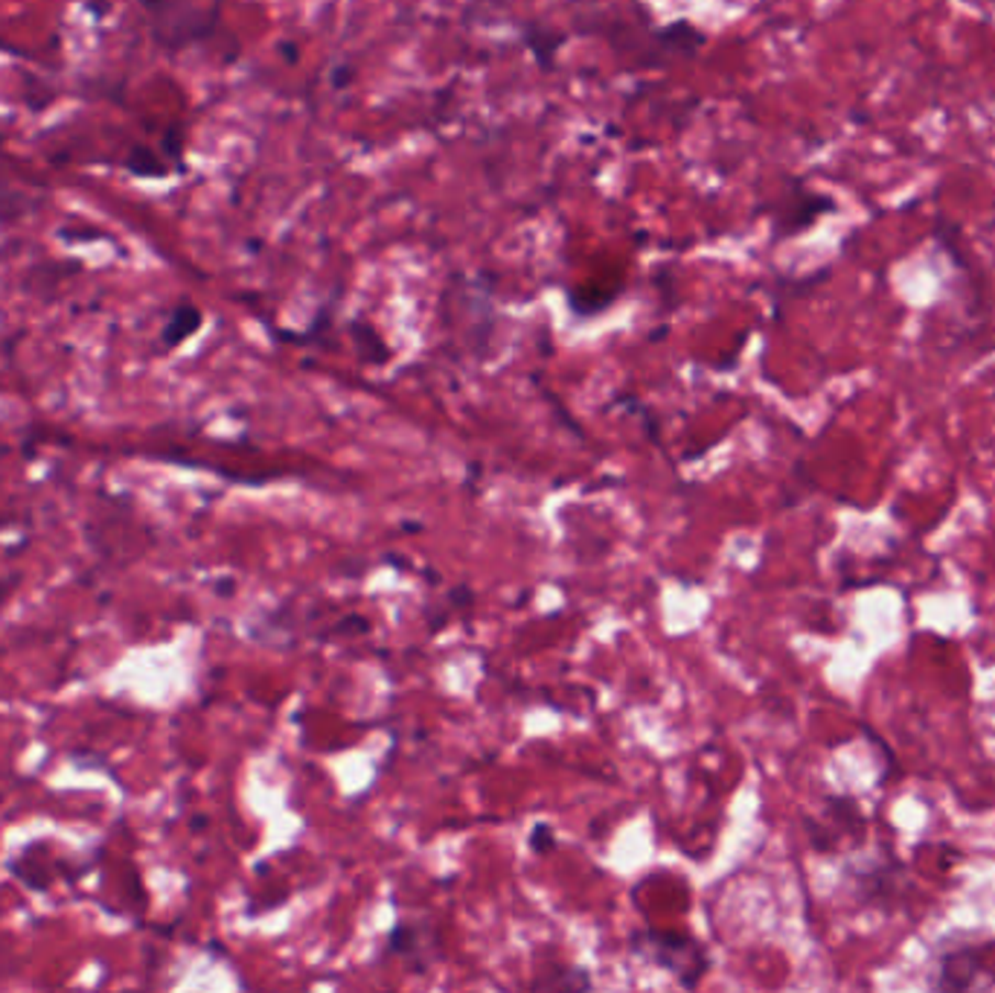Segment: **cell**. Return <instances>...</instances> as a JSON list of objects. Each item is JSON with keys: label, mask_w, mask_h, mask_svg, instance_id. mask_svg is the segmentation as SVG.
Returning <instances> with one entry per match:
<instances>
[{"label": "cell", "mask_w": 995, "mask_h": 993, "mask_svg": "<svg viewBox=\"0 0 995 993\" xmlns=\"http://www.w3.org/2000/svg\"><path fill=\"white\" fill-rule=\"evenodd\" d=\"M995 941L979 935H946L931 952V991H972L984 985Z\"/></svg>", "instance_id": "cell-1"}, {"label": "cell", "mask_w": 995, "mask_h": 993, "mask_svg": "<svg viewBox=\"0 0 995 993\" xmlns=\"http://www.w3.org/2000/svg\"><path fill=\"white\" fill-rule=\"evenodd\" d=\"M847 880L864 910L894 912L905 903V866L894 853H876L868 862L850 866Z\"/></svg>", "instance_id": "cell-2"}, {"label": "cell", "mask_w": 995, "mask_h": 993, "mask_svg": "<svg viewBox=\"0 0 995 993\" xmlns=\"http://www.w3.org/2000/svg\"><path fill=\"white\" fill-rule=\"evenodd\" d=\"M635 952L647 956L649 961H656L663 970L675 973L684 988H696L698 979L705 977L707 968H711L705 947L679 933L649 929V933L635 935Z\"/></svg>", "instance_id": "cell-3"}, {"label": "cell", "mask_w": 995, "mask_h": 993, "mask_svg": "<svg viewBox=\"0 0 995 993\" xmlns=\"http://www.w3.org/2000/svg\"><path fill=\"white\" fill-rule=\"evenodd\" d=\"M832 208H836L832 199L821 196V192L806 190V187L789 190L786 199L778 204V213H774V243H783V239H792V236L809 231Z\"/></svg>", "instance_id": "cell-4"}, {"label": "cell", "mask_w": 995, "mask_h": 993, "mask_svg": "<svg viewBox=\"0 0 995 993\" xmlns=\"http://www.w3.org/2000/svg\"><path fill=\"white\" fill-rule=\"evenodd\" d=\"M437 947L432 927H416L411 921H399L396 927L390 929L384 938V956H402V959H414V968H425L432 964L428 950Z\"/></svg>", "instance_id": "cell-5"}, {"label": "cell", "mask_w": 995, "mask_h": 993, "mask_svg": "<svg viewBox=\"0 0 995 993\" xmlns=\"http://www.w3.org/2000/svg\"><path fill=\"white\" fill-rule=\"evenodd\" d=\"M824 813H827L829 822H832L829 830L836 834V839H841V836L862 839L864 836L868 822H864L862 810H859V802L850 799V795H827V799H824Z\"/></svg>", "instance_id": "cell-6"}, {"label": "cell", "mask_w": 995, "mask_h": 993, "mask_svg": "<svg viewBox=\"0 0 995 993\" xmlns=\"http://www.w3.org/2000/svg\"><path fill=\"white\" fill-rule=\"evenodd\" d=\"M652 42L661 56H693L705 44V33H698L696 24L690 21H672L652 33Z\"/></svg>", "instance_id": "cell-7"}, {"label": "cell", "mask_w": 995, "mask_h": 993, "mask_svg": "<svg viewBox=\"0 0 995 993\" xmlns=\"http://www.w3.org/2000/svg\"><path fill=\"white\" fill-rule=\"evenodd\" d=\"M349 335H353V342H356L358 359L365 361V365H388L390 356H393V350H390V344L382 338V333H379L370 321H365V317H353V321H349Z\"/></svg>", "instance_id": "cell-8"}, {"label": "cell", "mask_w": 995, "mask_h": 993, "mask_svg": "<svg viewBox=\"0 0 995 993\" xmlns=\"http://www.w3.org/2000/svg\"><path fill=\"white\" fill-rule=\"evenodd\" d=\"M201 324H204V315H201V310L195 303L190 301L178 303L172 310V315H169V321H166L164 333H160V342H164L166 350H175V347H181L190 335L199 333Z\"/></svg>", "instance_id": "cell-9"}, {"label": "cell", "mask_w": 995, "mask_h": 993, "mask_svg": "<svg viewBox=\"0 0 995 993\" xmlns=\"http://www.w3.org/2000/svg\"><path fill=\"white\" fill-rule=\"evenodd\" d=\"M564 44L562 33H554L550 26H539V24H527L524 26V47L536 56L539 67L545 74H550L556 65V53Z\"/></svg>", "instance_id": "cell-10"}, {"label": "cell", "mask_w": 995, "mask_h": 993, "mask_svg": "<svg viewBox=\"0 0 995 993\" xmlns=\"http://www.w3.org/2000/svg\"><path fill=\"white\" fill-rule=\"evenodd\" d=\"M329 333H332V303H324L303 333H275V335L282 338V342L300 344V347H309V344H312V347H326V344H329Z\"/></svg>", "instance_id": "cell-11"}, {"label": "cell", "mask_w": 995, "mask_h": 993, "mask_svg": "<svg viewBox=\"0 0 995 993\" xmlns=\"http://www.w3.org/2000/svg\"><path fill=\"white\" fill-rule=\"evenodd\" d=\"M614 301V292H594V289H591L589 294H585V298H582L580 292H571L568 294V303H571V310L577 312V315H582V317H589V315H597V312H603V310H608V303Z\"/></svg>", "instance_id": "cell-12"}, {"label": "cell", "mask_w": 995, "mask_h": 993, "mask_svg": "<svg viewBox=\"0 0 995 993\" xmlns=\"http://www.w3.org/2000/svg\"><path fill=\"white\" fill-rule=\"evenodd\" d=\"M128 169H132V172H137V176H146V178H158V176H164V172H166V169L160 167L158 155H155V152H149V149H143V146L132 149V158H128Z\"/></svg>", "instance_id": "cell-13"}, {"label": "cell", "mask_w": 995, "mask_h": 993, "mask_svg": "<svg viewBox=\"0 0 995 993\" xmlns=\"http://www.w3.org/2000/svg\"><path fill=\"white\" fill-rule=\"evenodd\" d=\"M530 848L536 853H554L556 851V834L550 825H533L530 830Z\"/></svg>", "instance_id": "cell-14"}, {"label": "cell", "mask_w": 995, "mask_h": 993, "mask_svg": "<svg viewBox=\"0 0 995 993\" xmlns=\"http://www.w3.org/2000/svg\"><path fill=\"white\" fill-rule=\"evenodd\" d=\"M533 988H591V979L582 970H568L562 979H539Z\"/></svg>", "instance_id": "cell-15"}, {"label": "cell", "mask_w": 995, "mask_h": 993, "mask_svg": "<svg viewBox=\"0 0 995 993\" xmlns=\"http://www.w3.org/2000/svg\"><path fill=\"white\" fill-rule=\"evenodd\" d=\"M353 82H356V67L349 65V62L332 67V88H335V91H344V88H349Z\"/></svg>", "instance_id": "cell-16"}, {"label": "cell", "mask_w": 995, "mask_h": 993, "mask_svg": "<svg viewBox=\"0 0 995 993\" xmlns=\"http://www.w3.org/2000/svg\"><path fill=\"white\" fill-rule=\"evenodd\" d=\"M367 629H370L367 618H361V615H347V618L340 621V624L335 626L332 633H335V635H353V633H367Z\"/></svg>", "instance_id": "cell-17"}, {"label": "cell", "mask_w": 995, "mask_h": 993, "mask_svg": "<svg viewBox=\"0 0 995 993\" xmlns=\"http://www.w3.org/2000/svg\"><path fill=\"white\" fill-rule=\"evenodd\" d=\"M282 56H286L291 65H298V44H282Z\"/></svg>", "instance_id": "cell-18"}, {"label": "cell", "mask_w": 995, "mask_h": 993, "mask_svg": "<svg viewBox=\"0 0 995 993\" xmlns=\"http://www.w3.org/2000/svg\"><path fill=\"white\" fill-rule=\"evenodd\" d=\"M405 531H411V534H420V531H423V525H416V522H407Z\"/></svg>", "instance_id": "cell-19"}]
</instances>
